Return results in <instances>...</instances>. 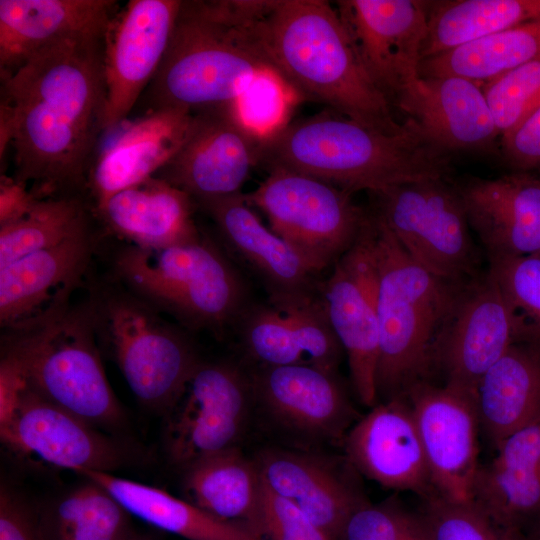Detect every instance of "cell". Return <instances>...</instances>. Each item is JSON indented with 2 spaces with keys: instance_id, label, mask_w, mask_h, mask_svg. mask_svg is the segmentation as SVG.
<instances>
[{
  "instance_id": "f546056e",
  "label": "cell",
  "mask_w": 540,
  "mask_h": 540,
  "mask_svg": "<svg viewBox=\"0 0 540 540\" xmlns=\"http://www.w3.org/2000/svg\"><path fill=\"white\" fill-rule=\"evenodd\" d=\"M184 469L186 500L260 537L262 478L257 463L235 447L198 459Z\"/></svg>"
},
{
  "instance_id": "74e56055",
  "label": "cell",
  "mask_w": 540,
  "mask_h": 540,
  "mask_svg": "<svg viewBox=\"0 0 540 540\" xmlns=\"http://www.w3.org/2000/svg\"><path fill=\"white\" fill-rule=\"evenodd\" d=\"M269 304L285 315L309 364L335 373L343 348L332 328L321 293Z\"/></svg>"
},
{
  "instance_id": "d6a6232c",
  "label": "cell",
  "mask_w": 540,
  "mask_h": 540,
  "mask_svg": "<svg viewBox=\"0 0 540 540\" xmlns=\"http://www.w3.org/2000/svg\"><path fill=\"white\" fill-rule=\"evenodd\" d=\"M538 17L540 0L429 2L421 59L443 54Z\"/></svg>"
},
{
  "instance_id": "30bf717a",
  "label": "cell",
  "mask_w": 540,
  "mask_h": 540,
  "mask_svg": "<svg viewBox=\"0 0 540 540\" xmlns=\"http://www.w3.org/2000/svg\"><path fill=\"white\" fill-rule=\"evenodd\" d=\"M370 195L371 208L425 269L454 283L479 274L465 209L448 178L404 183Z\"/></svg>"
},
{
  "instance_id": "7c38bea8",
  "label": "cell",
  "mask_w": 540,
  "mask_h": 540,
  "mask_svg": "<svg viewBox=\"0 0 540 540\" xmlns=\"http://www.w3.org/2000/svg\"><path fill=\"white\" fill-rule=\"evenodd\" d=\"M522 321L488 270L462 286L435 348L434 372L443 386L475 400L489 369L516 342Z\"/></svg>"
},
{
  "instance_id": "ba28073f",
  "label": "cell",
  "mask_w": 540,
  "mask_h": 540,
  "mask_svg": "<svg viewBox=\"0 0 540 540\" xmlns=\"http://www.w3.org/2000/svg\"><path fill=\"white\" fill-rule=\"evenodd\" d=\"M91 304L129 388L145 406L166 411L199 364L189 338L154 307L132 294H110Z\"/></svg>"
},
{
  "instance_id": "f1b7e54d",
  "label": "cell",
  "mask_w": 540,
  "mask_h": 540,
  "mask_svg": "<svg viewBox=\"0 0 540 540\" xmlns=\"http://www.w3.org/2000/svg\"><path fill=\"white\" fill-rule=\"evenodd\" d=\"M479 425L494 449L540 418V344L520 341L489 369L476 393Z\"/></svg>"
},
{
  "instance_id": "836d02e7",
  "label": "cell",
  "mask_w": 540,
  "mask_h": 540,
  "mask_svg": "<svg viewBox=\"0 0 540 540\" xmlns=\"http://www.w3.org/2000/svg\"><path fill=\"white\" fill-rule=\"evenodd\" d=\"M540 59V17L440 55L423 59L420 76H459L486 83Z\"/></svg>"
},
{
  "instance_id": "7dc6e473",
  "label": "cell",
  "mask_w": 540,
  "mask_h": 540,
  "mask_svg": "<svg viewBox=\"0 0 540 540\" xmlns=\"http://www.w3.org/2000/svg\"><path fill=\"white\" fill-rule=\"evenodd\" d=\"M37 199L24 184L2 173L0 181V227L23 217L33 207Z\"/></svg>"
},
{
  "instance_id": "7402d4cb",
  "label": "cell",
  "mask_w": 540,
  "mask_h": 540,
  "mask_svg": "<svg viewBox=\"0 0 540 540\" xmlns=\"http://www.w3.org/2000/svg\"><path fill=\"white\" fill-rule=\"evenodd\" d=\"M455 186L488 257L540 254V175L514 171Z\"/></svg>"
},
{
  "instance_id": "4fadbf2b",
  "label": "cell",
  "mask_w": 540,
  "mask_h": 540,
  "mask_svg": "<svg viewBox=\"0 0 540 540\" xmlns=\"http://www.w3.org/2000/svg\"><path fill=\"white\" fill-rule=\"evenodd\" d=\"M253 395L250 377L230 363L199 362L165 411V446L182 466L235 448Z\"/></svg>"
},
{
  "instance_id": "d6986e66",
  "label": "cell",
  "mask_w": 540,
  "mask_h": 540,
  "mask_svg": "<svg viewBox=\"0 0 540 540\" xmlns=\"http://www.w3.org/2000/svg\"><path fill=\"white\" fill-rule=\"evenodd\" d=\"M89 230L0 268V323L11 332L27 330L68 305L92 256Z\"/></svg>"
},
{
  "instance_id": "1f68e13d",
  "label": "cell",
  "mask_w": 540,
  "mask_h": 540,
  "mask_svg": "<svg viewBox=\"0 0 540 540\" xmlns=\"http://www.w3.org/2000/svg\"><path fill=\"white\" fill-rule=\"evenodd\" d=\"M472 501L501 536L533 532L540 527V457L480 465Z\"/></svg>"
},
{
  "instance_id": "9a60e30c",
  "label": "cell",
  "mask_w": 540,
  "mask_h": 540,
  "mask_svg": "<svg viewBox=\"0 0 540 540\" xmlns=\"http://www.w3.org/2000/svg\"><path fill=\"white\" fill-rule=\"evenodd\" d=\"M427 1L341 0L336 10L370 78L392 105L420 79Z\"/></svg>"
},
{
  "instance_id": "52a82bcc",
  "label": "cell",
  "mask_w": 540,
  "mask_h": 540,
  "mask_svg": "<svg viewBox=\"0 0 540 540\" xmlns=\"http://www.w3.org/2000/svg\"><path fill=\"white\" fill-rule=\"evenodd\" d=\"M92 305L67 307L27 330L11 332L3 356L38 394L94 428H116L124 412L106 377Z\"/></svg>"
},
{
  "instance_id": "d590c367",
  "label": "cell",
  "mask_w": 540,
  "mask_h": 540,
  "mask_svg": "<svg viewBox=\"0 0 540 540\" xmlns=\"http://www.w3.org/2000/svg\"><path fill=\"white\" fill-rule=\"evenodd\" d=\"M129 512L102 486L88 480L52 511L54 540H127Z\"/></svg>"
},
{
  "instance_id": "681fc988",
  "label": "cell",
  "mask_w": 540,
  "mask_h": 540,
  "mask_svg": "<svg viewBox=\"0 0 540 540\" xmlns=\"http://www.w3.org/2000/svg\"><path fill=\"white\" fill-rule=\"evenodd\" d=\"M127 540H135V539H132V538L130 537V538H128Z\"/></svg>"
},
{
  "instance_id": "4dcf8cb0",
  "label": "cell",
  "mask_w": 540,
  "mask_h": 540,
  "mask_svg": "<svg viewBox=\"0 0 540 540\" xmlns=\"http://www.w3.org/2000/svg\"><path fill=\"white\" fill-rule=\"evenodd\" d=\"M84 478L105 488L128 512L189 540H264L243 526L222 520L186 499L110 472L80 469Z\"/></svg>"
},
{
  "instance_id": "e575fe53",
  "label": "cell",
  "mask_w": 540,
  "mask_h": 540,
  "mask_svg": "<svg viewBox=\"0 0 540 540\" xmlns=\"http://www.w3.org/2000/svg\"><path fill=\"white\" fill-rule=\"evenodd\" d=\"M89 230L77 195L37 199L20 219L0 227V268Z\"/></svg>"
},
{
  "instance_id": "c3c4849f",
  "label": "cell",
  "mask_w": 540,
  "mask_h": 540,
  "mask_svg": "<svg viewBox=\"0 0 540 540\" xmlns=\"http://www.w3.org/2000/svg\"><path fill=\"white\" fill-rule=\"evenodd\" d=\"M503 540H540V527L526 535L502 537Z\"/></svg>"
},
{
  "instance_id": "603a6c76",
  "label": "cell",
  "mask_w": 540,
  "mask_h": 540,
  "mask_svg": "<svg viewBox=\"0 0 540 540\" xmlns=\"http://www.w3.org/2000/svg\"><path fill=\"white\" fill-rule=\"evenodd\" d=\"M253 395L283 426L316 438H340L354 410L335 373L306 365L260 366Z\"/></svg>"
},
{
  "instance_id": "8992f818",
  "label": "cell",
  "mask_w": 540,
  "mask_h": 540,
  "mask_svg": "<svg viewBox=\"0 0 540 540\" xmlns=\"http://www.w3.org/2000/svg\"><path fill=\"white\" fill-rule=\"evenodd\" d=\"M114 270L129 292L189 329L222 333L248 305L242 278L204 233L163 248L128 245Z\"/></svg>"
},
{
  "instance_id": "ee69618b",
  "label": "cell",
  "mask_w": 540,
  "mask_h": 540,
  "mask_svg": "<svg viewBox=\"0 0 540 540\" xmlns=\"http://www.w3.org/2000/svg\"><path fill=\"white\" fill-rule=\"evenodd\" d=\"M261 534L269 540H329L298 507L274 493L263 480L259 512Z\"/></svg>"
},
{
  "instance_id": "8fae6325",
  "label": "cell",
  "mask_w": 540,
  "mask_h": 540,
  "mask_svg": "<svg viewBox=\"0 0 540 540\" xmlns=\"http://www.w3.org/2000/svg\"><path fill=\"white\" fill-rule=\"evenodd\" d=\"M0 438L12 452L69 471L110 472L124 462L115 441L47 400L15 363H0Z\"/></svg>"
},
{
  "instance_id": "9c48e42d",
  "label": "cell",
  "mask_w": 540,
  "mask_h": 540,
  "mask_svg": "<svg viewBox=\"0 0 540 540\" xmlns=\"http://www.w3.org/2000/svg\"><path fill=\"white\" fill-rule=\"evenodd\" d=\"M268 173L244 198L319 275L352 246L366 209L354 203L353 193L310 175L283 168Z\"/></svg>"
},
{
  "instance_id": "8d00e7d4",
  "label": "cell",
  "mask_w": 540,
  "mask_h": 540,
  "mask_svg": "<svg viewBox=\"0 0 540 540\" xmlns=\"http://www.w3.org/2000/svg\"><path fill=\"white\" fill-rule=\"evenodd\" d=\"M234 327L261 366L310 365L285 315L268 304H248Z\"/></svg>"
},
{
  "instance_id": "ab89813d",
  "label": "cell",
  "mask_w": 540,
  "mask_h": 540,
  "mask_svg": "<svg viewBox=\"0 0 540 540\" xmlns=\"http://www.w3.org/2000/svg\"><path fill=\"white\" fill-rule=\"evenodd\" d=\"M483 92L501 138L540 103V59L486 82Z\"/></svg>"
},
{
  "instance_id": "d4e9b609",
  "label": "cell",
  "mask_w": 540,
  "mask_h": 540,
  "mask_svg": "<svg viewBox=\"0 0 540 540\" xmlns=\"http://www.w3.org/2000/svg\"><path fill=\"white\" fill-rule=\"evenodd\" d=\"M227 244L262 278L269 302L316 295L318 275L284 239L267 228L243 193L196 203Z\"/></svg>"
},
{
  "instance_id": "7a4b0ae2",
  "label": "cell",
  "mask_w": 540,
  "mask_h": 540,
  "mask_svg": "<svg viewBox=\"0 0 540 540\" xmlns=\"http://www.w3.org/2000/svg\"><path fill=\"white\" fill-rule=\"evenodd\" d=\"M450 155L411 119L385 132L333 110L286 123L262 139L258 166L283 168L351 193L370 194L426 179L448 178Z\"/></svg>"
},
{
  "instance_id": "b9f144b4",
  "label": "cell",
  "mask_w": 540,
  "mask_h": 540,
  "mask_svg": "<svg viewBox=\"0 0 540 540\" xmlns=\"http://www.w3.org/2000/svg\"><path fill=\"white\" fill-rule=\"evenodd\" d=\"M421 512L430 540H503L489 518L473 502H457L434 494Z\"/></svg>"
},
{
  "instance_id": "7bdbcfd3",
  "label": "cell",
  "mask_w": 540,
  "mask_h": 540,
  "mask_svg": "<svg viewBox=\"0 0 540 540\" xmlns=\"http://www.w3.org/2000/svg\"><path fill=\"white\" fill-rule=\"evenodd\" d=\"M344 540H430V535L421 513L392 502L367 503L350 518Z\"/></svg>"
},
{
  "instance_id": "f35d334b",
  "label": "cell",
  "mask_w": 540,
  "mask_h": 540,
  "mask_svg": "<svg viewBox=\"0 0 540 540\" xmlns=\"http://www.w3.org/2000/svg\"><path fill=\"white\" fill-rule=\"evenodd\" d=\"M488 260V270L522 321L525 341L540 344V254Z\"/></svg>"
},
{
  "instance_id": "83f0119b",
  "label": "cell",
  "mask_w": 540,
  "mask_h": 540,
  "mask_svg": "<svg viewBox=\"0 0 540 540\" xmlns=\"http://www.w3.org/2000/svg\"><path fill=\"white\" fill-rule=\"evenodd\" d=\"M195 205L185 191L153 176L116 192L97 205L96 212L130 245L163 248L201 236L193 217Z\"/></svg>"
},
{
  "instance_id": "484cf974",
  "label": "cell",
  "mask_w": 540,
  "mask_h": 540,
  "mask_svg": "<svg viewBox=\"0 0 540 540\" xmlns=\"http://www.w3.org/2000/svg\"><path fill=\"white\" fill-rule=\"evenodd\" d=\"M114 0H0V75L65 38L105 35Z\"/></svg>"
},
{
  "instance_id": "4316f807",
  "label": "cell",
  "mask_w": 540,
  "mask_h": 540,
  "mask_svg": "<svg viewBox=\"0 0 540 540\" xmlns=\"http://www.w3.org/2000/svg\"><path fill=\"white\" fill-rule=\"evenodd\" d=\"M257 465L268 488L298 507L329 540H344L350 518L368 503L336 468L315 456L267 451Z\"/></svg>"
},
{
  "instance_id": "3957f363",
  "label": "cell",
  "mask_w": 540,
  "mask_h": 540,
  "mask_svg": "<svg viewBox=\"0 0 540 540\" xmlns=\"http://www.w3.org/2000/svg\"><path fill=\"white\" fill-rule=\"evenodd\" d=\"M261 51L300 99L397 132L391 104L367 73L338 12L322 0H275L254 26Z\"/></svg>"
},
{
  "instance_id": "44dd1931",
  "label": "cell",
  "mask_w": 540,
  "mask_h": 540,
  "mask_svg": "<svg viewBox=\"0 0 540 540\" xmlns=\"http://www.w3.org/2000/svg\"><path fill=\"white\" fill-rule=\"evenodd\" d=\"M196 114L177 109L145 112L122 122L99 149L87 187L99 205L116 192L155 176L190 136Z\"/></svg>"
},
{
  "instance_id": "ac0fdd59",
  "label": "cell",
  "mask_w": 540,
  "mask_h": 540,
  "mask_svg": "<svg viewBox=\"0 0 540 540\" xmlns=\"http://www.w3.org/2000/svg\"><path fill=\"white\" fill-rule=\"evenodd\" d=\"M418 429L435 493L472 501L480 428L475 400L443 385L423 382L405 396Z\"/></svg>"
},
{
  "instance_id": "ffe728a7",
  "label": "cell",
  "mask_w": 540,
  "mask_h": 540,
  "mask_svg": "<svg viewBox=\"0 0 540 540\" xmlns=\"http://www.w3.org/2000/svg\"><path fill=\"white\" fill-rule=\"evenodd\" d=\"M345 451L356 470L384 488L423 499L436 494L406 397L370 408L347 432Z\"/></svg>"
},
{
  "instance_id": "5bb4252c",
  "label": "cell",
  "mask_w": 540,
  "mask_h": 540,
  "mask_svg": "<svg viewBox=\"0 0 540 540\" xmlns=\"http://www.w3.org/2000/svg\"><path fill=\"white\" fill-rule=\"evenodd\" d=\"M377 271L368 212L352 246L320 284L332 328L347 355L355 392L365 406L378 403L376 373L379 326L376 308Z\"/></svg>"
},
{
  "instance_id": "2e32d148",
  "label": "cell",
  "mask_w": 540,
  "mask_h": 540,
  "mask_svg": "<svg viewBox=\"0 0 540 540\" xmlns=\"http://www.w3.org/2000/svg\"><path fill=\"white\" fill-rule=\"evenodd\" d=\"M179 0H130L110 20L103 39L105 134L139 102L167 50Z\"/></svg>"
},
{
  "instance_id": "bcb514c9",
  "label": "cell",
  "mask_w": 540,
  "mask_h": 540,
  "mask_svg": "<svg viewBox=\"0 0 540 540\" xmlns=\"http://www.w3.org/2000/svg\"><path fill=\"white\" fill-rule=\"evenodd\" d=\"M0 540H37L25 507L4 486L0 493Z\"/></svg>"
},
{
  "instance_id": "60d3db41",
  "label": "cell",
  "mask_w": 540,
  "mask_h": 540,
  "mask_svg": "<svg viewBox=\"0 0 540 540\" xmlns=\"http://www.w3.org/2000/svg\"><path fill=\"white\" fill-rule=\"evenodd\" d=\"M301 100L275 72L257 76L233 104L241 122L262 138L287 123L292 106Z\"/></svg>"
},
{
  "instance_id": "e0dca14e",
  "label": "cell",
  "mask_w": 540,
  "mask_h": 540,
  "mask_svg": "<svg viewBox=\"0 0 540 540\" xmlns=\"http://www.w3.org/2000/svg\"><path fill=\"white\" fill-rule=\"evenodd\" d=\"M195 114L190 136L155 176L185 191L196 203L240 193L259 164L263 138L241 122L233 105Z\"/></svg>"
},
{
  "instance_id": "277c9868",
  "label": "cell",
  "mask_w": 540,
  "mask_h": 540,
  "mask_svg": "<svg viewBox=\"0 0 540 540\" xmlns=\"http://www.w3.org/2000/svg\"><path fill=\"white\" fill-rule=\"evenodd\" d=\"M226 2L182 1L163 60L143 93L146 112L233 105L257 76L277 73L254 35L260 18L246 21Z\"/></svg>"
},
{
  "instance_id": "f907efd6",
  "label": "cell",
  "mask_w": 540,
  "mask_h": 540,
  "mask_svg": "<svg viewBox=\"0 0 540 540\" xmlns=\"http://www.w3.org/2000/svg\"><path fill=\"white\" fill-rule=\"evenodd\" d=\"M540 172V171H539ZM540 175V174H539Z\"/></svg>"
},
{
  "instance_id": "cb8c5ba5",
  "label": "cell",
  "mask_w": 540,
  "mask_h": 540,
  "mask_svg": "<svg viewBox=\"0 0 540 540\" xmlns=\"http://www.w3.org/2000/svg\"><path fill=\"white\" fill-rule=\"evenodd\" d=\"M396 106L449 155L488 150L500 136L483 87L464 77H420Z\"/></svg>"
},
{
  "instance_id": "f6af8a7d",
  "label": "cell",
  "mask_w": 540,
  "mask_h": 540,
  "mask_svg": "<svg viewBox=\"0 0 540 540\" xmlns=\"http://www.w3.org/2000/svg\"><path fill=\"white\" fill-rule=\"evenodd\" d=\"M501 149L514 171H540V103L501 136Z\"/></svg>"
},
{
  "instance_id": "5b68a950",
  "label": "cell",
  "mask_w": 540,
  "mask_h": 540,
  "mask_svg": "<svg viewBox=\"0 0 540 540\" xmlns=\"http://www.w3.org/2000/svg\"><path fill=\"white\" fill-rule=\"evenodd\" d=\"M377 271L378 402L431 382L435 348L464 283L441 279L416 262L370 207ZM468 281V280H467Z\"/></svg>"
},
{
  "instance_id": "6da1fadb",
  "label": "cell",
  "mask_w": 540,
  "mask_h": 540,
  "mask_svg": "<svg viewBox=\"0 0 540 540\" xmlns=\"http://www.w3.org/2000/svg\"><path fill=\"white\" fill-rule=\"evenodd\" d=\"M104 35L52 43L1 75L0 155L38 199L76 195L105 134Z\"/></svg>"
}]
</instances>
